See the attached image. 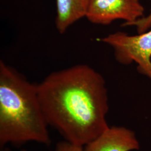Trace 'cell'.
I'll list each match as a JSON object with an SVG mask.
<instances>
[{
	"label": "cell",
	"instance_id": "cell-6",
	"mask_svg": "<svg viewBox=\"0 0 151 151\" xmlns=\"http://www.w3.org/2000/svg\"><path fill=\"white\" fill-rule=\"evenodd\" d=\"M89 0H56L55 24L60 34L86 16Z\"/></svg>",
	"mask_w": 151,
	"mask_h": 151
},
{
	"label": "cell",
	"instance_id": "cell-5",
	"mask_svg": "<svg viewBox=\"0 0 151 151\" xmlns=\"http://www.w3.org/2000/svg\"><path fill=\"white\" fill-rule=\"evenodd\" d=\"M139 148V142L133 130L113 126L83 146V151H132Z\"/></svg>",
	"mask_w": 151,
	"mask_h": 151
},
{
	"label": "cell",
	"instance_id": "cell-4",
	"mask_svg": "<svg viewBox=\"0 0 151 151\" xmlns=\"http://www.w3.org/2000/svg\"><path fill=\"white\" fill-rule=\"evenodd\" d=\"M145 9L139 0H89L85 17L91 23L107 25L123 20L124 26L144 17Z\"/></svg>",
	"mask_w": 151,
	"mask_h": 151
},
{
	"label": "cell",
	"instance_id": "cell-8",
	"mask_svg": "<svg viewBox=\"0 0 151 151\" xmlns=\"http://www.w3.org/2000/svg\"><path fill=\"white\" fill-rule=\"evenodd\" d=\"M55 151H83V147L73 145L66 140H61L55 145Z\"/></svg>",
	"mask_w": 151,
	"mask_h": 151
},
{
	"label": "cell",
	"instance_id": "cell-2",
	"mask_svg": "<svg viewBox=\"0 0 151 151\" xmlns=\"http://www.w3.org/2000/svg\"><path fill=\"white\" fill-rule=\"evenodd\" d=\"M37 84L0 61V148L9 145L51 143Z\"/></svg>",
	"mask_w": 151,
	"mask_h": 151
},
{
	"label": "cell",
	"instance_id": "cell-1",
	"mask_svg": "<svg viewBox=\"0 0 151 151\" xmlns=\"http://www.w3.org/2000/svg\"><path fill=\"white\" fill-rule=\"evenodd\" d=\"M37 90L49 127L64 140L83 147L109 127L105 81L88 65L52 72L37 84Z\"/></svg>",
	"mask_w": 151,
	"mask_h": 151
},
{
	"label": "cell",
	"instance_id": "cell-7",
	"mask_svg": "<svg viewBox=\"0 0 151 151\" xmlns=\"http://www.w3.org/2000/svg\"><path fill=\"white\" fill-rule=\"evenodd\" d=\"M130 25H134L137 27L138 33L144 32L151 28V11L150 14L142 19L130 24Z\"/></svg>",
	"mask_w": 151,
	"mask_h": 151
},
{
	"label": "cell",
	"instance_id": "cell-3",
	"mask_svg": "<svg viewBox=\"0 0 151 151\" xmlns=\"http://www.w3.org/2000/svg\"><path fill=\"white\" fill-rule=\"evenodd\" d=\"M99 40L113 48L120 63L127 65L134 62L139 72L151 79V29L136 35L114 32Z\"/></svg>",
	"mask_w": 151,
	"mask_h": 151
},
{
	"label": "cell",
	"instance_id": "cell-9",
	"mask_svg": "<svg viewBox=\"0 0 151 151\" xmlns=\"http://www.w3.org/2000/svg\"><path fill=\"white\" fill-rule=\"evenodd\" d=\"M1 148V150H0V151H13L12 150H11V149L10 148H9V147H7V146L6 147H2V148ZM29 151V150H25V149H24V150H20V151Z\"/></svg>",
	"mask_w": 151,
	"mask_h": 151
}]
</instances>
